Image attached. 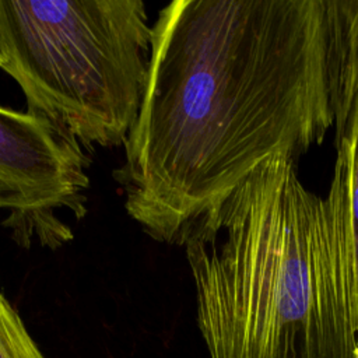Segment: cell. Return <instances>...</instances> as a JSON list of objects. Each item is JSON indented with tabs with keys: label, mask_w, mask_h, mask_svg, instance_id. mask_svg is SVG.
<instances>
[{
	"label": "cell",
	"mask_w": 358,
	"mask_h": 358,
	"mask_svg": "<svg viewBox=\"0 0 358 358\" xmlns=\"http://www.w3.org/2000/svg\"><path fill=\"white\" fill-rule=\"evenodd\" d=\"M357 90L358 1H171L115 172L127 214L178 245L260 164L319 145Z\"/></svg>",
	"instance_id": "1"
},
{
	"label": "cell",
	"mask_w": 358,
	"mask_h": 358,
	"mask_svg": "<svg viewBox=\"0 0 358 358\" xmlns=\"http://www.w3.org/2000/svg\"><path fill=\"white\" fill-rule=\"evenodd\" d=\"M210 358H358L344 159L326 197L296 161L260 164L183 232Z\"/></svg>",
	"instance_id": "2"
},
{
	"label": "cell",
	"mask_w": 358,
	"mask_h": 358,
	"mask_svg": "<svg viewBox=\"0 0 358 358\" xmlns=\"http://www.w3.org/2000/svg\"><path fill=\"white\" fill-rule=\"evenodd\" d=\"M152 25L141 0H0V69L28 112L87 151L126 143L141 105Z\"/></svg>",
	"instance_id": "3"
},
{
	"label": "cell",
	"mask_w": 358,
	"mask_h": 358,
	"mask_svg": "<svg viewBox=\"0 0 358 358\" xmlns=\"http://www.w3.org/2000/svg\"><path fill=\"white\" fill-rule=\"evenodd\" d=\"M0 358H45L0 289Z\"/></svg>",
	"instance_id": "6"
},
{
	"label": "cell",
	"mask_w": 358,
	"mask_h": 358,
	"mask_svg": "<svg viewBox=\"0 0 358 358\" xmlns=\"http://www.w3.org/2000/svg\"><path fill=\"white\" fill-rule=\"evenodd\" d=\"M337 154L345 164L348 186V208L354 249L355 287L358 298V90L345 119L336 126Z\"/></svg>",
	"instance_id": "5"
},
{
	"label": "cell",
	"mask_w": 358,
	"mask_h": 358,
	"mask_svg": "<svg viewBox=\"0 0 358 358\" xmlns=\"http://www.w3.org/2000/svg\"><path fill=\"white\" fill-rule=\"evenodd\" d=\"M87 150L50 120L0 105L1 225L22 248L57 249L73 239L62 218L87 215Z\"/></svg>",
	"instance_id": "4"
}]
</instances>
